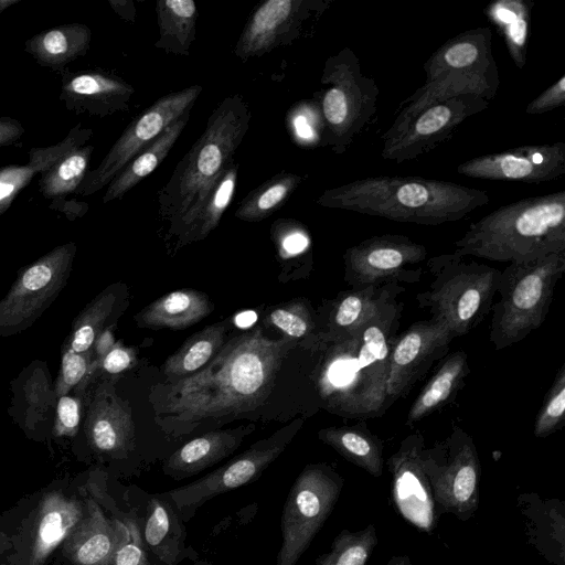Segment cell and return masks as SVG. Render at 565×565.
Returning a JSON list of instances; mask_svg holds the SVG:
<instances>
[{"instance_id": "1", "label": "cell", "mask_w": 565, "mask_h": 565, "mask_svg": "<svg viewBox=\"0 0 565 565\" xmlns=\"http://www.w3.org/2000/svg\"><path fill=\"white\" fill-rule=\"evenodd\" d=\"M291 345L286 338H267L260 327L232 338L203 369L164 387L159 416L194 425L256 409L270 395Z\"/></svg>"}, {"instance_id": "2", "label": "cell", "mask_w": 565, "mask_h": 565, "mask_svg": "<svg viewBox=\"0 0 565 565\" xmlns=\"http://www.w3.org/2000/svg\"><path fill=\"white\" fill-rule=\"evenodd\" d=\"M403 302L397 299L351 335L323 343L315 375L322 406L337 415L366 419L388 406L390 354L398 335Z\"/></svg>"}, {"instance_id": "3", "label": "cell", "mask_w": 565, "mask_h": 565, "mask_svg": "<svg viewBox=\"0 0 565 565\" xmlns=\"http://www.w3.org/2000/svg\"><path fill=\"white\" fill-rule=\"evenodd\" d=\"M489 201L486 191L455 182L376 175L327 189L317 204L395 222L440 225L459 221Z\"/></svg>"}, {"instance_id": "4", "label": "cell", "mask_w": 565, "mask_h": 565, "mask_svg": "<svg viewBox=\"0 0 565 565\" xmlns=\"http://www.w3.org/2000/svg\"><path fill=\"white\" fill-rule=\"evenodd\" d=\"M454 246L458 256L510 264L565 252V191L502 205L470 224Z\"/></svg>"}, {"instance_id": "5", "label": "cell", "mask_w": 565, "mask_h": 565, "mask_svg": "<svg viewBox=\"0 0 565 565\" xmlns=\"http://www.w3.org/2000/svg\"><path fill=\"white\" fill-rule=\"evenodd\" d=\"M252 120V111L239 94L224 97L207 119V125L178 162L159 191L162 217L175 223L210 184L234 161Z\"/></svg>"}, {"instance_id": "6", "label": "cell", "mask_w": 565, "mask_h": 565, "mask_svg": "<svg viewBox=\"0 0 565 565\" xmlns=\"http://www.w3.org/2000/svg\"><path fill=\"white\" fill-rule=\"evenodd\" d=\"M426 266L433 279L417 294L418 307L454 339L469 333L490 313L501 270L454 253L431 257Z\"/></svg>"}, {"instance_id": "7", "label": "cell", "mask_w": 565, "mask_h": 565, "mask_svg": "<svg viewBox=\"0 0 565 565\" xmlns=\"http://www.w3.org/2000/svg\"><path fill=\"white\" fill-rule=\"evenodd\" d=\"M565 270V252L532 262L512 263L501 270L492 306L490 342L495 350L522 341L544 322L554 288Z\"/></svg>"}, {"instance_id": "8", "label": "cell", "mask_w": 565, "mask_h": 565, "mask_svg": "<svg viewBox=\"0 0 565 565\" xmlns=\"http://www.w3.org/2000/svg\"><path fill=\"white\" fill-rule=\"evenodd\" d=\"M320 83L324 86L319 100L322 143L341 154L372 125L380 88L349 47L327 58Z\"/></svg>"}, {"instance_id": "9", "label": "cell", "mask_w": 565, "mask_h": 565, "mask_svg": "<svg viewBox=\"0 0 565 565\" xmlns=\"http://www.w3.org/2000/svg\"><path fill=\"white\" fill-rule=\"evenodd\" d=\"M437 515L470 520L479 508L481 465L471 436L460 427L433 447L422 450Z\"/></svg>"}, {"instance_id": "10", "label": "cell", "mask_w": 565, "mask_h": 565, "mask_svg": "<svg viewBox=\"0 0 565 565\" xmlns=\"http://www.w3.org/2000/svg\"><path fill=\"white\" fill-rule=\"evenodd\" d=\"M343 478L326 463L306 466L295 480L281 515L276 565H297L335 507Z\"/></svg>"}, {"instance_id": "11", "label": "cell", "mask_w": 565, "mask_h": 565, "mask_svg": "<svg viewBox=\"0 0 565 565\" xmlns=\"http://www.w3.org/2000/svg\"><path fill=\"white\" fill-rule=\"evenodd\" d=\"M75 254L76 244L68 242L19 270L0 299V338L25 331L47 310L68 281Z\"/></svg>"}, {"instance_id": "12", "label": "cell", "mask_w": 565, "mask_h": 565, "mask_svg": "<svg viewBox=\"0 0 565 565\" xmlns=\"http://www.w3.org/2000/svg\"><path fill=\"white\" fill-rule=\"evenodd\" d=\"M201 92L202 86L192 85L157 99L126 127L99 166L87 172L75 193L92 195L108 185L130 160L172 122L191 111Z\"/></svg>"}, {"instance_id": "13", "label": "cell", "mask_w": 565, "mask_h": 565, "mask_svg": "<svg viewBox=\"0 0 565 565\" xmlns=\"http://www.w3.org/2000/svg\"><path fill=\"white\" fill-rule=\"evenodd\" d=\"M301 426L294 422L273 436L255 443L250 448L225 465L185 486L169 490L166 494L174 503L183 522L189 521L209 500L245 486L263 473L285 450Z\"/></svg>"}, {"instance_id": "14", "label": "cell", "mask_w": 565, "mask_h": 565, "mask_svg": "<svg viewBox=\"0 0 565 565\" xmlns=\"http://www.w3.org/2000/svg\"><path fill=\"white\" fill-rule=\"evenodd\" d=\"M426 257L427 248L405 235L373 236L345 250L344 279L351 287L414 284Z\"/></svg>"}, {"instance_id": "15", "label": "cell", "mask_w": 565, "mask_h": 565, "mask_svg": "<svg viewBox=\"0 0 565 565\" xmlns=\"http://www.w3.org/2000/svg\"><path fill=\"white\" fill-rule=\"evenodd\" d=\"M113 376L96 375L85 394L84 419L75 440L102 459H124L135 447L136 429L130 404ZM74 440V441H75Z\"/></svg>"}, {"instance_id": "16", "label": "cell", "mask_w": 565, "mask_h": 565, "mask_svg": "<svg viewBox=\"0 0 565 565\" xmlns=\"http://www.w3.org/2000/svg\"><path fill=\"white\" fill-rule=\"evenodd\" d=\"M489 107V100L462 95L436 102L419 111L393 141L384 143L381 157L402 163L417 160L447 142L471 116Z\"/></svg>"}, {"instance_id": "17", "label": "cell", "mask_w": 565, "mask_h": 565, "mask_svg": "<svg viewBox=\"0 0 565 565\" xmlns=\"http://www.w3.org/2000/svg\"><path fill=\"white\" fill-rule=\"evenodd\" d=\"M86 510V500L61 490L46 492L22 524L15 537V553L10 565H44Z\"/></svg>"}, {"instance_id": "18", "label": "cell", "mask_w": 565, "mask_h": 565, "mask_svg": "<svg viewBox=\"0 0 565 565\" xmlns=\"http://www.w3.org/2000/svg\"><path fill=\"white\" fill-rule=\"evenodd\" d=\"M424 436L417 431L405 437L387 459L392 501L396 512L418 531L433 534L437 513L429 481L422 465Z\"/></svg>"}, {"instance_id": "19", "label": "cell", "mask_w": 565, "mask_h": 565, "mask_svg": "<svg viewBox=\"0 0 565 565\" xmlns=\"http://www.w3.org/2000/svg\"><path fill=\"white\" fill-rule=\"evenodd\" d=\"M469 178L523 183L550 182L565 174V142L522 146L469 159L457 167Z\"/></svg>"}, {"instance_id": "20", "label": "cell", "mask_w": 565, "mask_h": 565, "mask_svg": "<svg viewBox=\"0 0 565 565\" xmlns=\"http://www.w3.org/2000/svg\"><path fill=\"white\" fill-rule=\"evenodd\" d=\"M324 2L313 0H267L250 14L233 50L243 62L281 45H289L301 34L305 23L324 10Z\"/></svg>"}, {"instance_id": "21", "label": "cell", "mask_w": 565, "mask_h": 565, "mask_svg": "<svg viewBox=\"0 0 565 565\" xmlns=\"http://www.w3.org/2000/svg\"><path fill=\"white\" fill-rule=\"evenodd\" d=\"M452 340L449 331L433 319L416 321L397 335L386 382L390 405L406 396L433 363L448 353Z\"/></svg>"}, {"instance_id": "22", "label": "cell", "mask_w": 565, "mask_h": 565, "mask_svg": "<svg viewBox=\"0 0 565 565\" xmlns=\"http://www.w3.org/2000/svg\"><path fill=\"white\" fill-rule=\"evenodd\" d=\"M8 414L24 435L49 443L55 420L57 397L45 361L33 360L10 382Z\"/></svg>"}, {"instance_id": "23", "label": "cell", "mask_w": 565, "mask_h": 565, "mask_svg": "<svg viewBox=\"0 0 565 565\" xmlns=\"http://www.w3.org/2000/svg\"><path fill=\"white\" fill-rule=\"evenodd\" d=\"M141 514L135 509L140 527L141 540L149 555L159 564L178 565L191 558L196 552L185 544L184 522L171 499L162 493L141 492Z\"/></svg>"}, {"instance_id": "24", "label": "cell", "mask_w": 565, "mask_h": 565, "mask_svg": "<svg viewBox=\"0 0 565 565\" xmlns=\"http://www.w3.org/2000/svg\"><path fill=\"white\" fill-rule=\"evenodd\" d=\"M127 536L122 520L108 518L89 498L84 515L62 543L63 553L75 565H107Z\"/></svg>"}, {"instance_id": "25", "label": "cell", "mask_w": 565, "mask_h": 565, "mask_svg": "<svg viewBox=\"0 0 565 565\" xmlns=\"http://www.w3.org/2000/svg\"><path fill=\"white\" fill-rule=\"evenodd\" d=\"M135 88L104 72H86L64 79L60 99L67 109L106 117L129 109Z\"/></svg>"}, {"instance_id": "26", "label": "cell", "mask_w": 565, "mask_h": 565, "mask_svg": "<svg viewBox=\"0 0 565 565\" xmlns=\"http://www.w3.org/2000/svg\"><path fill=\"white\" fill-rule=\"evenodd\" d=\"M404 291L402 285L384 284L352 287L340 294L331 303L321 340L327 344L351 335Z\"/></svg>"}, {"instance_id": "27", "label": "cell", "mask_w": 565, "mask_h": 565, "mask_svg": "<svg viewBox=\"0 0 565 565\" xmlns=\"http://www.w3.org/2000/svg\"><path fill=\"white\" fill-rule=\"evenodd\" d=\"M424 71L425 82L447 74L498 72L491 29L478 26L455 35L430 55Z\"/></svg>"}, {"instance_id": "28", "label": "cell", "mask_w": 565, "mask_h": 565, "mask_svg": "<svg viewBox=\"0 0 565 565\" xmlns=\"http://www.w3.org/2000/svg\"><path fill=\"white\" fill-rule=\"evenodd\" d=\"M516 507L524 518L527 542L552 565H565V502L534 492L520 493Z\"/></svg>"}, {"instance_id": "29", "label": "cell", "mask_w": 565, "mask_h": 565, "mask_svg": "<svg viewBox=\"0 0 565 565\" xmlns=\"http://www.w3.org/2000/svg\"><path fill=\"white\" fill-rule=\"evenodd\" d=\"M237 171V163L230 164L171 225L170 232L178 235L179 245L201 241L218 225L234 198Z\"/></svg>"}, {"instance_id": "30", "label": "cell", "mask_w": 565, "mask_h": 565, "mask_svg": "<svg viewBox=\"0 0 565 565\" xmlns=\"http://www.w3.org/2000/svg\"><path fill=\"white\" fill-rule=\"evenodd\" d=\"M249 428L212 430L185 443L163 462L167 476L181 480L194 476L232 455Z\"/></svg>"}, {"instance_id": "31", "label": "cell", "mask_w": 565, "mask_h": 565, "mask_svg": "<svg viewBox=\"0 0 565 565\" xmlns=\"http://www.w3.org/2000/svg\"><path fill=\"white\" fill-rule=\"evenodd\" d=\"M92 134V129L76 125L56 145L32 148L29 152L28 164H10L0 168V215L11 206L17 195L30 183L34 174L47 170L70 150L84 146Z\"/></svg>"}, {"instance_id": "32", "label": "cell", "mask_w": 565, "mask_h": 565, "mask_svg": "<svg viewBox=\"0 0 565 565\" xmlns=\"http://www.w3.org/2000/svg\"><path fill=\"white\" fill-rule=\"evenodd\" d=\"M213 310L209 296L190 288L168 292L139 312L140 327L181 330L198 323Z\"/></svg>"}, {"instance_id": "33", "label": "cell", "mask_w": 565, "mask_h": 565, "mask_svg": "<svg viewBox=\"0 0 565 565\" xmlns=\"http://www.w3.org/2000/svg\"><path fill=\"white\" fill-rule=\"evenodd\" d=\"M124 305V286H108L74 318L63 343L76 353L90 351L97 337L107 328L114 327Z\"/></svg>"}, {"instance_id": "34", "label": "cell", "mask_w": 565, "mask_h": 565, "mask_svg": "<svg viewBox=\"0 0 565 565\" xmlns=\"http://www.w3.org/2000/svg\"><path fill=\"white\" fill-rule=\"evenodd\" d=\"M469 372L468 355L465 351H456L447 355L412 404L406 425L412 427L450 403L463 385Z\"/></svg>"}, {"instance_id": "35", "label": "cell", "mask_w": 565, "mask_h": 565, "mask_svg": "<svg viewBox=\"0 0 565 565\" xmlns=\"http://www.w3.org/2000/svg\"><path fill=\"white\" fill-rule=\"evenodd\" d=\"M90 40L87 25L63 24L33 35L25 42V51L40 65L58 70L86 54Z\"/></svg>"}, {"instance_id": "36", "label": "cell", "mask_w": 565, "mask_h": 565, "mask_svg": "<svg viewBox=\"0 0 565 565\" xmlns=\"http://www.w3.org/2000/svg\"><path fill=\"white\" fill-rule=\"evenodd\" d=\"M318 437L349 462L375 478L382 477L383 443L364 422L353 426L327 427L319 430Z\"/></svg>"}, {"instance_id": "37", "label": "cell", "mask_w": 565, "mask_h": 565, "mask_svg": "<svg viewBox=\"0 0 565 565\" xmlns=\"http://www.w3.org/2000/svg\"><path fill=\"white\" fill-rule=\"evenodd\" d=\"M190 118V111L172 122L154 141L130 160L109 182L103 203L122 198L141 180L152 173L167 158L181 136Z\"/></svg>"}, {"instance_id": "38", "label": "cell", "mask_w": 565, "mask_h": 565, "mask_svg": "<svg viewBox=\"0 0 565 565\" xmlns=\"http://www.w3.org/2000/svg\"><path fill=\"white\" fill-rule=\"evenodd\" d=\"M159 39L154 47L189 55L195 39L198 9L193 0H159L156 3Z\"/></svg>"}, {"instance_id": "39", "label": "cell", "mask_w": 565, "mask_h": 565, "mask_svg": "<svg viewBox=\"0 0 565 565\" xmlns=\"http://www.w3.org/2000/svg\"><path fill=\"white\" fill-rule=\"evenodd\" d=\"M224 321L205 327L189 338L163 363V373L170 382L184 379L203 369L225 343Z\"/></svg>"}, {"instance_id": "40", "label": "cell", "mask_w": 565, "mask_h": 565, "mask_svg": "<svg viewBox=\"0 0 565 565\" xmlns=\"http://www.w3.org/2000/svg\"><path fill=\"white\" fill-rule=\"evenodd\" d=\"M531 6L526 0H498L484 8V13L502 34L510 56L520 70L526 62Z\"/></svg>"}, {"instance_id": "41", "label": "cell", "mask_w": 565, "mask_h": 565, "mask_svg": "<svg viewBox=\"0 0 565 565\" xmlns=\"http://www.w3.org/2000/svg\"><path fill=\"white\" fill-rule=\"evenodd\" d=\"M303 181V177L282 172L253 190L239 203L235 217L244 222H260L278 211Z\"/></svg>"}, {"instance_id": "42", "label": "cell", "mask_w": 565, "mask_h": 565, "mask_svg": "<svg viewBox=\"0 0 565 565\" xmlns=\"http://www.w3.org/2000/svg\"><path fill=\"white\" fill-rule=\"evenodd\" d=\"M94 147H77L61 157L52 167L41 173L39 186L47 199H61L75 193L88 172Z\"/></svg>"}, {"instance_id": "43", "label": "cell", "mask_w": 565, "mask_h": 565, "mask_svg": "<svg viewBox=\"0 0 565 565\" xmlns=\"http://www.w3.org/2000/svg\"><path fill=\"white\" fill-rule=\"evenodd\" d=\"M377 542L373 523L359 531L343 529L333 539L330 550L316 559V565H365Z\"/></svg>"}, {"instance_id": "44", "label": "cell", "mask_w": 565, "mask_h": 565, "mask_svg": "<svg viewBox=\"0 0 565 565\" xmlns=\"http://www.w3.org/2000/svg\"><path fill=\"white\" fill-rule=\"evenodd\" d=\"M98 365L99 360L94 356L92 350L76 353L63 343L60 370L54 380L56 397L58 398L78 386H87L98 374Z\"/></svg>"}, {"instance_id": "45", "label": "cell", "mask_w": 565, "mask_h": 565, "mask_svg": "<svg viewBox=\"0 0 565 565\" xmlns=\"http://www.w3.org/2000/svg\"><path fill=\"white\" fill-rule=\"evenodd\" d=\"M87 386H78L57 398L52 439L75 440L84 419Z\"/></svg>"}, {"instance_id": "46", "label": "cell", "mask_w": 565, "mask_h": 565, "mask_svg": "<svg viewBox=\"0 0 565 565\" xmlns=\"http://www.w3.org/2000/svg\"><path fill=\"white\" fill-rule=\"evenodd\" d=\"M565 414V365L558 370L547 391L534 423V436L545 438L564 425Z\"/></svg>"}, {"instance_id": "47", "label": "cell", "mask_w": 565, "mask_h": 565, "mask_svg": "<svg viewBox=\"0 0 565 565\" xmlns=\"http://www.w3.org/2000/svg\"><path fill=\"white\" fill-rule=\"evenodd\" d=\"M111 514L122 520L128 529V536L107 565H151L149 554L141 540L140 527L134 509L121 511L114 508Z\"/></svg>"}, {"instance_id": "48", "label": "cell", "mask_w": 565, "mask_h": 565, "mask_svg": "<svg viewBox=\"0 0 565 565\" xmlns=\"http://www.w3.org/2000/svg\"><path fill=\"white\" fill-rule=\"evenodd\" d=\"M269 323L291 339H299L315 330V321L308 306L295 301L274 309L268 316Z\"/></svg>"}, {"instance_id": "49", "label": "cell", "mask_w": 565, "mask_h": 565, "mask_svg": "<svg viewBox=\"0 0 565 565\" xmlns=\"http://www.w3.org/2000/svg\"><path fill=\"white\" fill-rule=\"evenodd\" d=\"M135 362V350L132 348L122 345L120 342H116L113 348L99 360L98 375H118L131 367Z\"/></svg>"}, {"instance_id": "50", "label": "cell", "mask_w": 565, "mask_h": 565, "mask_svg": "<svg viewBox=\"0 0 565 565\" xmlns=\"http://www.w3.org/2000/svg\"><path fill=\"white\" fill-rule=\"evenodd\" d=\"M565 103V76L562 75L558 81L547 87L536 98L530 102L525 108L527 115H542Z\"/></svg>"}, {"instance_id": "51", "label": "cell", "mask_w": 565, "mask_h": 565, "mask_svg": "<svg viewBox=\"0 0 565 565\" xmlns=\"http://www.w3.org/2000/svg\"><path fill=\"white\" fill-rule=\"evenodd\" d=\"M24 134L22 124L11 117H0V147L18 141Z\"/></svg>"}, {"instance_id": "52", "label": "cell", "mask_w": 565, "mask_h": 565, "mask_svg": "<svg viewBox=\"0 0 565 565\" xmlns=\"http://www.w3.org/2000/svg\"><path fill=\"white\" fill-rule=\"evenodd\" d=\"M308 243L309 239L306 233L300 228H296V231H291L288 236H285L281 241V246L286 252L295 254L303 250Z\"/></svg>"}, {"instance_id": "53", "label": "cell", "mask_w": 565, "mask_h": 565, "mask_svg": "<svg viewBox=\"0 0 565 565\" xmlns=\"http://www.w3.org/2000/svg\"><path fill=\"white\" fill-rule=\"evenodd\" d=\"M113 327L104 330L96 339L93 344L92 351L96 359L100 360L116 343L113 331Z\"/></svg>"}, {"instance_id": "54", "label": "cell", "mask_w": 565, "mask_h": 565, "mask_svg": "<svg viewBox=\"0 0 565 565\" xmlns=\"http://www.w3.org/2000/svg\"><path fill=\"white\" fill-rule=\"evenodd\" d=\"M109 4L113 9L126 20H134L136 12H130L126 9L129 4V1H109Z\"/></svg>"}, {"instance_id": "55", "label": "cell", "mask_w": 565, "mask_h": 565, "mask_svg": "<svg viewBox=\"0 0 565 565\" xmlns=\"http://www.w3.org/2000/svg\"><path fill=\"white\" fill-rule=\"evenodd\" d=\"M385 565H414L408 555H395Z\"/></svg>"}, {"instance_id": "56", "label": "cell", "mask_w": 565, "mask_h": 565, "mask_svg": "<svg viewBox=\"0 0 565 565\" xmlns=\"http://www.w3.org/2000/svg\"><path fill=\"white\" fill-rule=\"evenodd\" d=\"M20 0H0V13H2L9 7L18 3Z\"/></svg>"}, {"instance_id": "57", "label": "cell", "mask_w": 565, "mask_h": 565, "mask_svg": "<svg viewBox=\"0 0 565 565\" xmlns=\"http://www.w3.org/2000/svg\"><path fill=\"white\" fill-rule=\"evenodd\" d=\"M193 565H213V564L204 562V561H196Z\"/></svg>"}, {"instance_id": "58", "label": "cell", "mask_w": 565, "mask_h": 565, "mask_svg": "<svg viewBox=\"0 0 565 565\" xmlns=\"http://www.w3.org/2000/svg\"><path fill=\"white\" fill-rule=\"evenodd\" d=\"M151 565H162V564H159V563H151Z\"/></svg>"}]
</instances>
